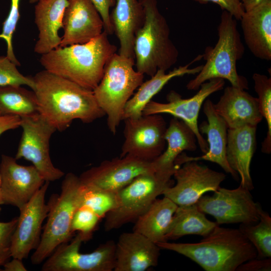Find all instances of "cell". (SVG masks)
<instances>
[{"mask_svg":"<svg viewBox=\"0 0 271 271\" xmlns=\"http://www.w3.org/2000/svg\"><path fill=\"white\" fill-rule=\"evenodd\" d=\"M202 59V55H199L189 63L175 68L168 73L164 70H158L150 79L142 83L138 91L127 102L123 111L122 120L128 118H137L141 116L147 104L172 79L185 75L198 74L203 65L193 68L190 66Z\"/></svg>","mask_w":271,"mask_h":271,"instance_id":"26","label":"cell"},{"mask_svg":"<svg viewBox=\"0 0 271 271\" xmlns=\"http://www.w3.org/2000/svg\"><path fill=\"white\" fill-rule=\"evenodd\" d=\"M20 0H11L10 10L0 34V38L4 39L7 44V56L17 66H20V63L14 52L12 39L20 18Z\"/></svg>","mask_w":271,"mask_h":271,"instance_id":"35","label":"cell"},{"mask_svg":"<svg viewBox=\"0 0 271 271\" xmlns=\"http://www.w3.org/2000/svg\"><path fill=\"white\" fill-rule=\"evenodd\" d=\"M214 107L228 128L246 125L257 126L263 118L257 98L245 90L231 85L224 89L218 102L214 104Z\"/></svg>","mask_w":271,"mask_h":271,"instance_id":"21","label":"cell"},{"mask_svg":"<svg viewBox=\"0 0 271 271\" xmlns=\"http://www.w3.org/2000/svg\"><path fill=\"white\" fill-rule=\"evenodd\" d=\"M68 0H39L35 6V23L38 31V39L34 52L43 55L60 46L61 37L59 30L63 27V18Z\"/></svg>","mask_w":271,"mask_h":271,"instance_id":"24","label":"cell"},{"mask_svg":"<svg viewBox=\"0 0 271 271\" xmlns=\"http://www.w3.org/2000/svg\"><path fill=\"white\" fill-rule=\"evenodd\" d=\"M256 126L248 125L227 129V162L240 176V185L249 191L254 188L250 166L256 149Z\"/></svg>","mask_w":271,"mask_h":271,"instance_id":"23","label":"cell"},{"mask_svg":"<svg viewBox=\"0 0 271 271\" xmlns=\"http://www.w3.org/2000/svg\"><path fill=\"white\" fill-rule=\"evenodd\" d=\"M83 185L79 177L66 174L61 184L60 195L53 194L49 202L47 221L40 243L31 256V262L39 264L60 244L67 243L73 236L71 223L76 210L80 207Z\"/></svg>","mask_w":271,"mask_h":271,"instance_id":"7","label":"cell"},{"mask_svg":"<svg viewBox=\"0 0 271 271\" xmlns=\"http://www.w3.org/2000/svg\"><path fill=\"white\" fill-rule=\"evenodd\" d=\"M240 21L245 43L257 58L271 60V0L245 11Z\"/></svg>","mask_w":271,"mask_h":271,"instance_id":"22","label":"cell"},{"mask_svg":"<svg viewBox=\"0 0 271 271\" xmlns=\"http://www.w3.org/2000/svg\"><path fill=\"white\" fill-rule=\"evenodd\" d=\"M38 112L36 95L22 86H0V114L27 117Z\"/></svg>","mask_w":271,"mask_h":271,"instance_id":"30","label":"cell"},{"mask_svg":"<svg viewBox=\"0 0 271 271\" xmlns=\"http://www.w3.org/2000/svg\"><path fill=\"white\" fill-rule=\"evenodd\" d=\"M16 159L3 155L0 163L1 189L3 204L20 210L34 196L45 181L33 166L19 164Z\"/></svg>","mask_w":271,"mask_h":271,"instance_id":"17","label":"cell"},{"mask_svg":"<svg viewBox=\"0 0 271 271\" xmlns=\"http://www.w3.org/2000/svg\"><path fill=\"white\" fill-rule=\"evenodd\" d=\"M172 176L157 171L142 174L117 192V205L105 216V230L117 229L136 221L158 196L173 185Z\"/></svg>","mask_w":271,"mask_h":271,"instance_id":"8","label":"cell"},{"mask_svg":"<svg viewBox=\"0 0 271 271\" xmlns=\"http://www.w3.org/2000/svg\"><path fill=\"white\" fill-rule=\"evenodd\" d=\"M23 132L15 159L33 164L45 181L59 180L64 173L53 165L49 153L50 138L56 128L39 113L21 117Z\"/></svg>","mask_w":271,"mask_h":271,"instance_id":"10","label":"cell"},{"mask_svg":"<svg viewBox=\"0 0 271 271\" xmlns=\"http://www.w3.org/2000/svg\"><path fill=\"white\" fill-rule=\"evenodd\" d=\"M218 39L214 46H207L202 55L206 62L196 76L186 87L198 90L205 82L214 78L226 79L231 86L248 89L246 78L238 74L237 62L243 57L244 46L241 40L236 20L229 13L222 11L217 28Z\"/></svg>","mask_w":271,"mask_h":271,"instance_id":"4","label":"cell"},{"mask_svg":"<svg viewBox=\"0 0 271 271\" xmlns=\"http://www.w3.org/2000/svg\"><path fill=\"white\" fill-rule=\"evenodd\" d=\"M173 176L176 184L167 188L162 195L178 206L196 204L205 193L217 190L226 178L223 173L194 161L183 163L176 170Z\"/></svg>","mask_w":271,"mask_h":271,"instance_id":"14","label":"cell"},{"mask_svg":"<svg viewBox=\"0 0 271 271\" xmlns=\"http://www.w3.org/2000/svg\"><path fill=\"white\" fill-rule=\"evenodd\" d=\"M224 84V79H210L202 83L197 93L189 98H183L180 94L171 90L167 95V102L151 100L144 108L143 115L167 113L182 120L194 132L200 149L205 154L208 150V145L199 130V113L205 99L211 94L222 89Z\"/></svg>","mask_w":271,"mask_h":271,"instance_id":"13","label":"cell"},{"mask_svg":"<svg viewBox=\"0 0 271 271\" xmlns=\"http://www.w3.org/2000/svg\"><path fill=\"white\" fill-rule=\"evenodd\" d=\"M252 79L254 89L258 95L260 112L266 120L267 125L266 137L262 143V152L270 154L271 152V78L259 73H254Z\"/></svg>","mask_w":271,"mask_h":271,"instance_id":"33","label":"cell"},{"mask_svg":"<svg viewBox=\"0 0 271 271\" xmlns=\"http://www.w3.org/2000/svg\"><path fill=\"white\" fill-rule=\"evenodd\" d=\"M103 32L83 44L59 47L42 55L40 62L45 70L90 90L100 82L106 64L117 51Z\"/></svg>","mask_w":271,"mask_h":271,"instance_id":"2","label":"cell"},{"mask_svg":"<svg viewBox=\"0 0 271 271\" xmlns=\"http://www.w3.org/2000/svg\"><path fill=\"white\" fill-rule=\"evenodd\" d=\"M271 270L270 257L251 259L240 264L236 271H270Z\"/></svg>","mask_w":271,"mask_h":271,"instance_id":"40","label":"cell"},{"mask_svg":"<svg viewBox=\"0 0 271 271\" xmlns=\"http://www.w3.org/2000/svg\"><path fill=\"white\" fill-rule=\"evenodd\" d=\"M124 121V141L120 157L131 156L152 162L164 151L167 124L161 114L142 115Z\"/></svg>","mask_w":271,"mask_h":271,"instance_id":"12","label":"cell"},{"mask_svg":"<svg viewBox=\"0 0 271 271\" xmlns=\"http://www.w3.org/2000/svg\"><path fill=\"white\" fill-rule=\"evenodd\" d=\"M155 171L152 162L126 155L105 160L83 172L79 178L84 185L117 193L139 175Z\"/></svg>","mask_w":271,"mask_h":271,"instance_id":"15","label":"cell"},{"mask_svg":"<svg viewBox=\"0 0 271 271\" xmlns=\"http://www.w3.org/2000/svg\"><path fill=\"white\" fill-rule=\"evenodd\" d=\"M82 185L80 207L90 209L100 218L105 217L109 212L116 207L117 192H110L83 184Z\"/></svg>","mask_w":271,"mask_h":271,"instance_id":"32","label":"cell"},{"mask_svg":"<svg viewBox=\"0 0 271 271\" xmlns=\"http://www.w3.org/2000/svg\"><path fill=\"white\" fill-rule=\"evenodd\" d=\"M203 112L207 121H203L198 126L200 133L207 136L208 150L200 157H189L182 152L176 158L175 165L180 166L188 161L205 160L219 165L227 173L230 174L234 180L238 181V174L229 166L226 158L227 142V125L215 111L214 103L210 99L204 102Z\"/></svg>","mask_w":271,"mask_h":271,"instance_id":"19","label":"cell"},{"mask_svg":"<svg viewBox=\"0 0 271 271\" xmlns=\"http://www.w3.org/2000/svg\"><path fill=\"white\" fill-rule=\"evenodd\" d=\"M161 248L138 232H124L115 243L114 271H145L158 264Z\"/></svg>","mask_w":271,"mask_h":271,"instance_id":"20","label":"cell"},{"mask_svg":"<svg viewBox=\"0 0 271 271\" xmlns=\"http://www.w3.org/2000/svg\"><path fill=\"white\" fill-rule=\"evenodd\" d=\"M265 0H241L245 11H248Z\"/></svg>","mask_w":271,"mask_h":271,"instance_id":"43","label":"cell"},{"mask_svg":"<svg viewBox=\"0 0 271 271\" xmlns=\"http://www.w3.org/2000/svg\"><path fill=\"white\" fill-rule=\"evenodd\" d=\"M218 225L216 221L208 220L196 203L178 206L165 236V240L176 239L190 234L199 235L204 237Z\"/></svg>","mask_w":271,"mask_h":271,"instance_id":"29","label":"cell"},{"mask_svg":"<svg viewBox=\"0 0 271 271\" xmlns=\"http://www.w3.org/2000/svg\"><path fill=\"white\" fill-rule=\"evenodd\" d=\"M18 222V218L6 222H0V270L1 266L12 257V237Z\"/></svg>","mask_w":271,"mask_h":271,"instance_id":"37","label":"cell"},{"mask_svg":"<svg viewBox=\"0 0 271 271\" xmlns=\"http://www.w3.org/2000/svg\"><path fill=\"white\" fill-rule=\"evenodd\" d=\"M100 219L90 209L80 207L73 215L71 223L72 230L73 232L78 231L89 240Z\"/></svg>","mask_w":271,"mask_h":271,"instance_id":"36","label":"cell"},{"mask_svg":"<svg viewBox=\"0 0 271 271\" xmlns=\"http://www.w3.org/2000/svg\"><path fill=\"white\" fill-rule=\"evenodd\" d=\"M178 205L168 198L156 199L136 220L133 231L155 243L166 241L165 236Z\"/></svg>","mask_w":271,"mask_h":271,"instance_id":"28","label":"cell"},{"mask_svg":"<svg viewBox=\"0 0 271 271\" xmlns=\"http://www.w3.org/2000/svg\"><path fill=\"white\" fill-rule=\"evenodd\" d=\"M3 205L2 200V195H1V179H0V212L1 211V205Z\"/></svg>","mask_w":271,"mask_h":271,"instance_id":"44","label":"cell"},{"mask_svg":"<svg viewBox=\"0 0 271 271\" xmlns=\"http://www.w3.org/2000/svg\"><path fill=\"white\" fill-rule=\"evenodd\" d=\"M17 66L7 56H0V86L27 85L33 89L32 77L23 75Z\"/></svg>","mask_w":271,"mask_h":271,"instance_id":"34","label":"cell"},{"mask_svg":"<svg viewBox=\"0 0 271 271\" xmlns=\"http://www.w3.org/2000/svg\"><path fill=\"white\" fill-rule=\"evenodd\" d=\"M156 244L161 249L184 255L206 271H235L257 256L255 248L239 229L219 225L197 243L166 241Z\"/></svg>","mask_w":271,"mask_h":271,"instance_id":"3","label":"cell"},{"mask_svg":"<svg viewBox=\"0 0 271 271\" xmlns=\"http://www.w3.org/2000/svg\"><path fill=\"white\" fill-rule=\"evenodd\" d=\"M259 221L254 224L240 223L239 230L251 242L257 252V258L271 257V217L258 208Z\"/></svg>","mask_w":271,"mask_h":271,"instance_id":"31","label":"cell"},{"mask_svg":"<svg viewBox=\"0 0 271 271\" xmlns=\"http://www.w3.org/2000/svg\"><path fill=\"white\" fill-rule=\"evenodd\" d=\"M110 18L119 44L118 54L134 59L136 34L145 21V12L139 0H116Z\"/></svg>","mask_w":271,"mask_h":271,"instance_id":"25","label":"cell"},{"mask_svg":"<svg viewBox=\"0 0 271 271\" xmlns=\"http://www.w3.org/2000/svg\"><path fill=\"white\" fill-rule=\"evenodd\" d=\"M39 0H29V2L31 4H34L37 3Z\"/></svg>","mask_w":271,"mask_h":271,"instance_id":"45","label":"cell"},{"mask_svg":"<svg viewBox=\"0 0 271 271\" xmlns=\"http://www.w3.org/2000/svg\"><path fill=\"white\" fill-rule=\"evenodd\" d=\"M100 14L103 23V29L108 35L114 33L110 18L109 10L115 4L116 0H90Z\"/></svg>","mask_w":271,"mask_h":271,"instance_id":"39","label":"cell"},{"mask_svg":"<svg viewBox=\"0 0 271 271\" xmlns=\"http://www.w3.org/2000/svg\"><path fill=\"white\" fill-rule=\"evenodd\" d=\"M62 28V47L87 43L104 31L101 17L90 0H68Z\"/></svg>","mask_w":271,"mask_h":271,"instance_id":"18","label":"cell"},{"mask_svg":"<svg viewBox=\"0 0 271 271\" xmlns=\"http://www.w3.org/2000/svg\"><path fill=\"white\" fill-rule=\"evenodd\" d=\"M145 21L136 34L133 52L136 70L153 76L159 70L166 71L177 62L179 52L170 38V29L160 12L157 0H139Z\"/></svg>","mask_w":271,"mask_h":271,"instance_id":"5","label":"cell"},{"mask_svg":"<svg viewBox=\"0 0 271 271\" xmlns=\"http://www.w3.org/2000/svg\"><path fill=\"white\" fill-rule=\"evenodd\" d=\"M22 259L13 258L8 261L3 265L4 271H27V269L22 262Z\"/></svg>","mask_w":271,"mask_h":271,"instance_id":"42","label":"cell"},{"mask_svg":"<svg viewBox=\"0 0 271 271\" xmlns=\"http://www.w3.org/2000/svg\"><path fill=\"white\" fill-rule=\"evenodd\" d=\"M88 240L78 233L70 243L59 245L47 258L42 271H112L115 267V243L109 240L90 253H82L80 247Z\"/></svg>","mask_w":271,"mask_h":271,"instance_id":"9","label":"cell"},{"mask_svg":"<svg viewBox=\"0 0 271 271\" xmlns=\"http://www.w3.org/2000/svg\"><path fill=\"white\" fill-rule=\"evenodd\" d=\"M212 195H203L197 202L199 209L222 224H254L259 221L258 208L250 191L241 185L234 189L220 187Z\"/></svg>","mask_w":271,"mask_h":271,"instance_id":"11","label":"cell"},{"mask_svg":"<svg viewBox=\"0 0 271 271\" xmlns=\"http://www.w3.org/2000/svg\"><path fill=\"white\" fill-rule=\"evenodd\" d=\"M200 4L212 3L218 5L222 11L231 14L236 20H240L245 10L241 0H192Z\"/></svg>","mask_w":271,"mask_h":271,"instance_id":"38","label":"cell"},{"mask_svg":"<svg viewBox=\"0 0 271 271\" xmlns=\"http://www.w3.org/2000/svg\"><path fill=\"white\" fill-rule=\"evenodd\" d=\"M39 113L63 131L75 119L89 123L105 114L93 92L45 70L32 77Z\"/></svg>","mask_w":271,"mask_h":271,"instance_id":"1","label":"cell"},{"mask_svg":"<svg viewBox=\"0 0 271 271\" xmlns=\"http://www.w3.org/2000/svg\"><path fill=\"white\" fill-rule=\"evenodd\" d=\"M165 139L167 147L162 154L152 161L156 171L174 175L180 166L175 165L177 157L184 151L197 149L195 134L182 120L174 117L167 127Z\"/></svg>","mask_w":271,"mask_h":271,"instance_id":"27","label":"cell"},{"mask_svg":"<svg viewBox=\"0 0 271 271\" xmlns=\"http://www.w3.org/2000/svg\"><path fill=\"white\" fill-rule=\"evenodd\" d=\"M134 65V59L115 53L106 64L102 77L93 90L98 105L107 115L108 127L113 134L122 120L127 102L143 82L144 75L136 70Z\"/></svg>","mask_w":271,"mask_h":271,"instance_id":"6","label":"cell"},{"mask_svg":"<svg viewBox=\"0 0 271 271\" xmlns=\"http://www.w3.org/2000/svg\"><path fill=\"white\" fill-rule=\"evenodd\" d=\"M49 183L45 181L30 200L19 210L20 214L12 240L13 258H27L40 243L42 223L49 210V205L45 201Z\"/></svg>","mask_w":271,"mask_h":271,"instance_id":"16","label":"cell"},{"mask_svg":"<svg viewBox=\"0 0 271 271\" xmlns=\"http://www.w3.org/2000/svg\"><path fill=\"white\" fill-rule=\"evenodd\" d=\"M21 121L19 116L0 114V136L7 130L20 127Z\"/></svg>","mask_w":271,"mask_h":271,"instance_id":"41","label":"cell"}]
</instances>
